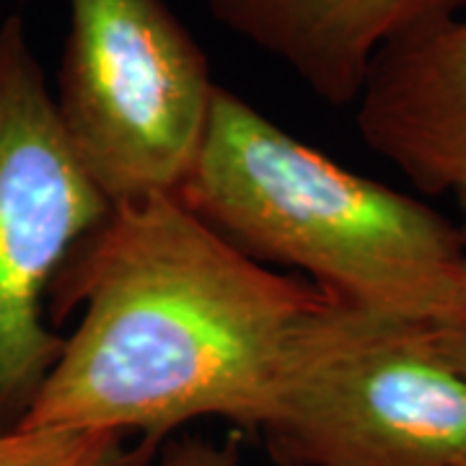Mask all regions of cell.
Returning a JSON list of instances; mask_svg holds the SVG:
<instances>
[{
  "instance_id": "obj_9",
  "label": "cell",
  "mask_w": 466,
  "mask_h": 466,
  "mask_svg": "<svg viewBox=\"0 0 466 466\" xmlns=\"http://www.w3.org/2000/svg\"><path fill=\"white\" fill-rule=\"evenodd\" d=\"M435 352L466 379V275L456 299L431 324H422Z\"/></svg>"
},
{
  "instance_id": "obj_1",
  "label": "cell",
  "mask_w": 466,
  "mask_h": 466,
  "mask_svg": "<svg viewBox=\"0 0 466 466\" xmlns=\"http://www.w3.org/2000/svg\"><path fill=\"white\" fill-rule=\"evenodd\" d=\"M327 299L236 249L177 195L112 205L50 288L73 334L18 428L140 433L195 420L262 431L303 321Z\"/></svg>"
},
{
  "instance_id": "obj_8",
  "label": "cell",
  "mask_w": 466,
  "mask_h": 466,
  "mask_svg": "<svg viewBox=\"0 0 466 466\" xmlns=\"http://www.w3.org/2000/svg\"><path fill=\"white\" fill-rule=\"evenodd\" d=\"M127 435L112 431H39L0 433V466H135L146 453L125 446Z\"/></svg>"
},
{
  "instance_id": "obj_3",
  "label": "cell",
  "mask_w": 466,
  "mask_h": 466,
  "mask_svg": "<svg viewBox=\"0 0 466 466\" xmlns=\"http://www.w3.org/2000/svg\"><path fill=\"white\" fill-rule=\"evenodd\" d=\"M259 433L278 466H466V379L422 324L327 296Z\"/></svg>"
},
{
  "instance_id": "obj_5",
  "label": "cell",
  "mask_w": 466,
  "mask_h": 466,
  "mask_svg": "<svg viewBox=\"0 0 466 466\" xmlns=\"http://www.w3.org/2000/svg\"><path fill=\"white\" fill-rule=\"evenodd\" d=\"M112 210L76 156L24 21H0V433L21 425L63 337L50 288Z\"/></svg>"
},
{
  "instance_id": "obj_10",
  "label": "cell",
  "mask_w": 466,
  "mask_h": 466,
  "mask_svg": "<svg viewBox=\"0 0 466 466\" xmlns=\"http://www.w3.org/2000/svg\"><path fill=\"white\" fill-rule=\"evenodd\" d=\"M158 466H241V453L236 438L218 443L200 435H187L168 441Z\"/></svg>"
},
{
  "instance_id": "obj_4",
  "label": "cell",
  "mask_w": 466,
  "mask_h": 466,
  "mask_svg": "<svg viewBox=\"0 0 466 466\" xmlns=\"http://www.w3.org/2000/svg\"><path fill=\"white\" fill-rule=\"evenodd\" d=\"M57 115L112 205L179 195L198 164L218 86L208 55L164 0H67Z\"/></svg>"
},
{
  "instance_id": "obj_6",
  "label": "cell",
  "mask_w": 466,
  "mask_h": 466,
  "mask_svg": "<svg viewBox=\"0 0 466 466\" xmlns=\"http://www.w3.org/2000/svg\"><path fill=\"white\" fill-rule=\"evenodd\" d=\"M366 146L425 195L466 177V21L449 18L379 52L355 101Z\"/></svg>"
},
{
  "instance_id": "obj_11",
  "label": "cell",
  "mask_w": 466,
  "mask_h": 466,
  "mask_svg": "<svg viewBox=\"0 0 466 466\" xmlns=\"http://www.w3.org/2000/svg\"><path fill=\"white\" fill-rule=\"evenodd\" d=\"M451 195L456 198V205H459V228H461V236L466 241V177L456 184V189Z\"/></svg>"
},
{
  "instance_id": "obj_2",
  "label": "cell",
  "mask_w": 466,
  "mask_h": 466,
  "mask_svg": "<svg viewBox=\"0 0 466 466\" xmlns=\"http://www.w3.org/2000/svg\"><path fill=\"white\" fill-rule=\"evenodd\" d=\"M177 198L259 265L299 269L324 296L383 317L431 324L464 283L459 223L337 164L223 86Z\"/></svg>"
},
{
  "instance_id": "obj_7",
  "label": "cell",
  "mask_w": 466,
  "mask_h": 466,
  "mask_svg": "<svg viewBox=\"0 0 466 466\" xmlns=\"http://www.w3.org/2000/svg\"><path fill=\"white\" fill-rule=\"evenodd\" d=\"M220 26L278 57L329 106H352L379 52L466 0H208Z\"/></svg>"
}]
</instances>
